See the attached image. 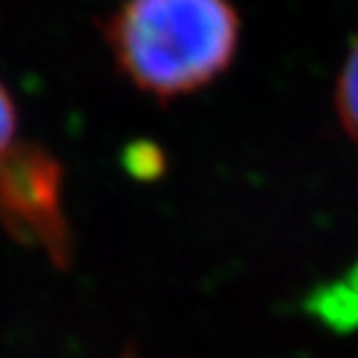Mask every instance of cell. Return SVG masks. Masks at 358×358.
<instances>
[{"instance_id":"6da1fadb","label":"cell","mask_w":358,"mask_h":358,"mask_svg":"<svg viewBox=\"0 0 358 358\" xmlns=\"http://www.w3.org/2000/svg\"><path fill=\"white\" fill-rule=\"evenodd\" d=\"M105 35L134 87L172 100L207 87L231 65L241 20L231 0H122Z\"/></svg>"},{"instance_id":"7a4b0ae2","label":"cell","mask_w":358,"mask_h":358,"mask_svg":"<svg viewBox=\"0 0 358 358\" xmlns=\"http://www.w3.org/2000/svg\"><path fill=\"white\" fill-rule=\"evenodd\" d=\"M62 185L60 162L38 145L20 142L0 162V224L57 268L73 259Z\"/></svg>"},{"instance_id":"3957f363","label":"cell","mask_w":358,"mask_h":358,"mask_svg":"<svg viewBox=\"0 0 358 358\" xmlns=\"http://www.w3.org/2000/svg\"><path fill=\"white\" fill-rule=\"evenodd\" d=\"M336 115L343 132L358 145V38L353 40L351 50L341 65L336 80Z\"/></svg>"},{"instance_id":"277c9868","label":"cell","mask_w":358,"mask_h":358,"mask_svg":"<svg viewBox=\"0 0 358 358\" xmlns=\"http://www.w3.org/2000/svg\"><path fill=\"white\" fill-rule=\"evenodd\" d=\"M15 129H17V110L8 87L0 83V162L6 159L8 152L15 147Z\"/></svg>"},{"instance_id":"5b68a950","label":"cell","mask_w":358,"mask_h":358,"mask_svg":"<svg viewBox=\"0 0 358 358\" xmlns=\"http://www.w3.org/2000/svg\"><path fill=\"white\" fill-rule=\"evenodd\" d=\"M122 358H134V356H132V353H124V356H122Z\"/></svg>"}]
</instances>
